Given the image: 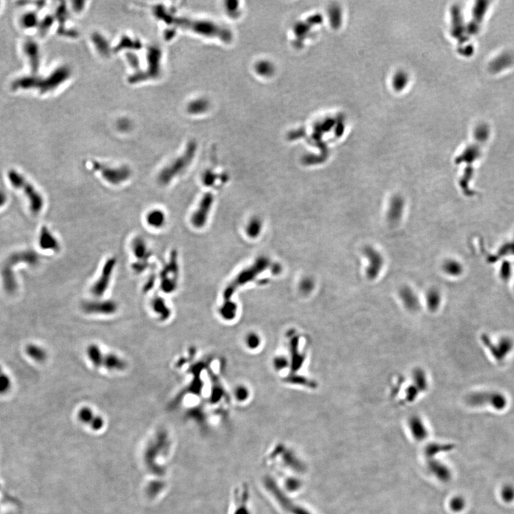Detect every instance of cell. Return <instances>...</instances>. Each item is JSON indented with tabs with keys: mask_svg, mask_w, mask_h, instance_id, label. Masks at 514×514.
Segmentation results:
<instances>
[{
	"mask_svg": "<svg viewBox=\"0 0 514 514\" xmlns=\"http://www.w3.org/2000/svg\"><path fill=\"white\" fill-rule=\"evenodd\" d=\"M8 178L9 182L14 187L21 191H24L26 196L29 199L31 211L35 214L40 213L44 207V199L42 195L35 190L33 185L28 182L24 176L19 174L15 170H10L9 171Z\"/></svg>",
	"mask_w": 514,
	"mask_h": 514,
	"instance_id": "6da1fadb",
	"label": "cell"
},
{
	"mask_svg": "<svg viewBox=\"0 0 514 514\" xmlns=\"http://www.w3.org/2000/svg\"><path fill=\"white\" fill-rule=\"evenodd\" d=\"M178 254L176 250H172L170 254L168 262L165 264L159 273L160 287L164 293L171 294L176 290L178 285Z\"/></svg>",
	"mask_w": 514,
	"mask_h": 514,
	"instance_id": "7a4b0ae2",
	"label": "cell"
},
{
	"mask_svg": "<svg viewBox=\"0 0 514 514\" xmlns=\"http://www.w3.org/2000/svg\"><path fill=\"white\" fill-rule=\"evenodd\" d=\"M195 147L190 145L183 156L175 159L172 163L165 167L158 176V182L160 185H168L178 175L180 174L190 165L194 153Z\"/></svg>",
	"mask_w": 514,
	"mask_h": 514,
	"instance_id": "3957f363",
	"label": "cell"
},
{
	"mask_svg": "<svg viewBox=\"0 0 514 514\" xmlns=\"http://www.w3.org/2000/svg\"><path fill=\"white\" fill-rule=\"evenodd\" d=\"M467 404L472 407H483L490 405L495 409H504L507 406L506 396L496 391H478L471 393L466 399Z\"/></svg>",
	"mask_w": 514,
	"mask_h": 514,
	"instance_id": "277c9868",
	"label": "cell"
},
{
	"mask_svg": "<svg viewBox=\"0 0 514 514\" xmlns=\"http://www.w3.org/2000/svg\"><path fill=\"white\" fill-rule=\"evenodd\" d=\"M490 135V128L487 124H481L475 130V142L467 147L459 158L460 162L473 163L481 155V147L487 142Z\"/></svg>",
	"mask_w": 514,
	"mask_h": 514,
	"instance_id": "5b68a950",
	"label": "cell"
},
{
	"mask_svg": "<svg viewBox=\"0 0 514 514\" xmlns=\"http://www.w3.org/2000/svg\"><path fill=\"white\" fill-rule=\"evenodd\" d=\"M92 168L98 171L107 183L117 186L127 182L131 175V170L126 166L112 167L99 162H92Z\"/></svg>",
	"mask_w": 514,
	"mask_h": 514,
	"instance_id": "8992f818",
	"label": "cell"
},
{
	"mask_svg": "<svg viewBox=\"0 0 514 514\" xmlns=\"http://www.w3.org/2000/svg\"><path fill=\"white\" fill-rule=\"evenodd\" d=\"M131 249L136 261L131 265L133 270L137 274L145 272L150 264L151 253L147 242L141 236H137L131 242Z\"/></svg>",
	"mask_w": 514,
	"mask_h": 514,
	"instance_id": "52a82bcc",
	"label": "cell"
},
{
	"mask_svg": "<svg viewBox=\"0 0 514 514\" xmlns=\"http://www.w3.org/2000/svg\"><path fill=\"white\" fill-rule=\"evenodd\" d=\"M117 258L110 257L105 261L102 267L101 275L95 283L93 284L91 292L95 297H100L105 294L109 288V284L112 277L113 272L117 265Z\"/></svg>",
	"mask_w": 514,
	"mask_h": 514,
	"instance_id": "ba28073f",
	"label": "cell"
},
{
	"mask_svg": "<svg viewBox=\"0 0 514 514\" xmlns=\"http://www.w3.org/2000/svg\"><path fill=\"white\" fill-rule=\"evenodd\" d=\"M68 77V70L66 68H60L44 80H40L35 77V86L42 92H46L58 86Z\"/></svg>",
	"mask_w": 514,
	"mask_h": 514,
	"instance_id": "9c48e42d",
	"label": "cell"
},
{
	"mask_svg": "<svg viewBox=\"0 0 514 514\" xmlns=\"http://www.w3.org/2000/svg\"><path fill=\"white\" fill-rule=\"evenodd\" d=\"M490 1L481 0L476 1L472 11V18L469 22L468 33L470 35H475L479 32L481 24L484 20L488 9L489 7Z\"/></svg>",
	"mask_w": 514,
	"mask_h": 514,
	"instance_id": "30bf717a",
	"label": "cell"
},
{
	"mask_svg": "<svg viewBox=\"0 0 514 514\" xmlns=\"http://www.w3.org/2000/svg\"><path fill=\"white\" fill-rule=\"evenodd\" d=\"M399 298L406 310L416 313L420 310L422 302L419 296L408 286H404L399 291Z\"/></svg>",
	"mask_w": 514,
	"mask_h": 514,
	"instance_id": "8fae6325",
	"label": "cell"
},
{
	"mask_svg": "<svg viewBox=\"0 0 514 514\" xmlns=\"http://www.w3.org/2000/svg\"><path fill=\"white\" fill-rule=\"evenodd\" d=\"M83 310L86 313L111 314L117 312V304L110 300L86 301L83 303Z\"/></svg>",
	"mask_w": 514,
	"mask_h": 514,
	"instance_id": "7c38bea8",
	"label": "cell"
},
{
	"mask_svg": "<svg viewBox=\"0 0 514 514\" xmlns=\"http://www.w3.org/2000/svg\"><path fill=\"white\" fill-rule=\"evenodd\" d=\"M408 429L416 441H424L428 436V428L425 422L419 415L411 416L408 420Z\"/></svg>",
	"mask_w": 514,
	"mask_h": 514,
	"instance_id": "4fadbf2b",
	"label": "cell"
},
{
	"mask_svg": "<svg viewBox=\"0 0 514 514\" xmlns=\"http://www.w3.org/2000/svg\"><path fill=\"white\" fill-rule=\"evenodd\" d=\"M514 64L513 53L505 52L495 57L489 64V70L491 73L496 74L505 70Z\"/></svg>",
	"mask_w": 514,
	"mask_h": 514,
	"instance_id": "5bb4252c",
	"label": "cell"
},
{
	"mask_svg": "<svg viewBox=\"0 0 514 514\" xmlns=\"http://www.w3.org/2000/svg\"><path fill=\"white\" fill-rule=\"evenodd\" d=\"M453 36L456 37L461 43H465L467 41L466 28L459 7H455L453 9Z\"/></svg>",
	"mask_w": 514,
	"mask_h": 514,
	"instance_id": "9a60e30c",
	"label": "cell"
},
{
	"mask_svg": "<svg viewBox=\"0 0 514 514\" xmlns=\"http://www.w3.org/2000/svg\"><path fill=\"white\" fill-rule=\"evenodd\" d=\"M39 244L42 249L57 252L60 249V244L54 235L49 232L47 227H44L40 232Z\"/></svg>",
	"mask_w": 514,
	"mask_h": 514,
	"instance_id": "2e32d148",
	"label": "cell"
},
{
	"mask_svg": "<svg viewBox=\"0 0 514 514\" xmlns=\"http://www.w3.org/2000/svg\"><path fill=\"white\" fill-rule=\"evenodd\" d=\"M411 379L413 386L419 390V392L424 393L429 388V379L426 371L422 368H416L411 373Z\"/></svg>",
	"mask_w": 514,
	"mask_h": 514,
	"instance_id": "e0dca14e",
	"label": "cell"
},
{
	"mask_svg": "<svg viewBox=\"0 0 514 514\" xmlns=\"http://www.w3.org/2000/svg\"><path fill=\"white\" fill-rule=\"evenodd\" d=\"M24 52L29 60L32 72L36 73L40 66V49L36 43L28 41L24 44Z\"/></svg>",
	"mask_w": 514,
	"mask_h": 514,
	"instance_id": "ac0fdd59",
	"label": "cell"
},
{
	"mask_svg": "<svg viewBox=\"0 0 514 514\" xmlns=\"http://www.w3.org/2000/svg\"><path fill=\"white\" fill-rule=\"evenodd\" d=\"M441 301V294L438 289L433 288L427 291L425 295V305L430 312L435 313L439 310Z\"/></svg>",
	"mask_w": 514,
	"mask_h": 514,
	"instance_id": "d6986e66",
	"label": "cell"
},
{
	"mask_svg": "<svg viewBox=\"0 0 514 514\" xmlns=\"http://www.w3.org/2000/svg\"><path fill=\"white\" fill-rule=\"evenodd\" d=\"M147 224L150 227L154 229H161L165 227L167 217L166 214L161 210H151L147 213L146 216Z\"/></svg>",
	"mask_w": 514,
	"mask_h": 514,
	"instance_id": "ffe728a7",
	"label": "cell"
},
{
	"mask_svg": "<svg viewBox=\"0 0 514 514\" xmlns=\"http://www.w3.org/2000/svg\"><path fill=\"white\" fill-rule=\"evenodd\" d=\"M102 367L107 368L109 370H120L125 369L126 367V363L120 357L114 354H109L103 355L102 358Z\"/></svg>",
	"mask_w": 514,
	"mask_h": 514,
	"instance_id": "44dd1931",
	"label": "cell"
},
{
	"mask_svg": "<svg viewBox=\"0 0 514 514\" xmlns=\"http://www.w3.org/2000/svg\"><path fill=\"white\" fill-rule=\"evenodd\" d=\"M78 416L79 419L82 422H86V424H90L92 426L93 428H95V429H99L103 425V421H102V418H100V416H94L92 411H91L89 408H86V407L80 410Z\"/></svg>",
	"mask_w": 514,
	"mask_h": 514,
	"instance_id": "7402d4cb",
	"label": "cell"
},
{
	"mask_svg": "<svg viewBox=\"0 0 514 514\" xmlns=\"http://www.w3.org/2000/svg\"><path fill=\"white\" fill-rule=\"evenodd\" d=\"M210 198L206 196V198H204L202 203H201L199 208L193 214V218H192V221H193V224L195 227H202L203 224H204L206 216H207V212H208L209 206H210Z\"/></svg>",
	"mask_w": 514,
	"mask_h": 514,
	"instance_id": "603a6c76",
	"label": "cell"
},
{
	"mask_svg": "<svg viewBox=\"0 0 514 514\" xmlns=\"http://www.w3.org/2000/svg\"><path fill=\"white\" fill-rule=\"evenodd\" d=\"M153 310L160 317L161 320H167L170 317L171 310L167 306L165 300L161 297H155L151 301Z\"/></svg>",
	"mask_w": 514,
	"mask_h": 514,
	"instance_id": "cb8c5ba5",
	"label": "cell"
},
{
	"mask_svg": "<svg viewBox=\"0 0 514 514\" xmlns=\"http://www.w3.org/2000/svg\"><path fill=\"white\" fill-rule=\"evenodd\" d=\"M368 252H368L366 253H368V257L370 259V265H371L370 268H372V269L368 272V275L369 276L370 278H375L379 274L381 266L382 265V258L375 251L371 250V252L368 251Z\"/></svg>",
	"mask_w": 514,
	"mask_h": 514,
	"instance_id": "d4e9b609",
	"label": "cell"
},
{
	"mask_svg": "<svg viewBox=\"0 0 514 514\" xmlns=\"http://www.w3.org/2000/svg\"><path fill=\"white\" fill-rule=\"evenodd\" d=\"M86 353H87V356L89 360L92 362L93 365L95 367H102V358H103L104 354H102L101 350L100 349L98 346L94 344L90 345L87 348Z\"/></svg>",
	"mask_w": 514,
	"mask_h": 514,
	"instance_id": "484cf974",
	"label": "cell"
},
{
	"mask_svg": "<svg viewBox=\"0 0 514 514\" xmlns=\"http://www.w3.org/2000/svg\"><path fill=\"white\" fill-rule=\"evenodd\" d=\"M430 468H431V471L438 478H440L441 481H449L450 478V476H451L450 469L447 468L444 464H441V463H432Z\"/></svg>",
	"mask_w": 514,
	"mask_h": 514,
	"instance_id": "4316f807",
	"label": "cell"
},
{
	"mask_svg": "<svg viewBox=\"0 0 514 514\" xmlns=\"http://www.w3.org/2000/svg\"><path fill=\"white\" fill-rule=\"evenodd\" d=\"M443 269L447 275L452 276V277H458L463 272L461 264L459 261L453 259L446 261L443 266Z\"/></svg>",
	"mask_w": 514,
	"mask_h": 514,
	"instance_id": "83f0119b",
	"label": "cell"
},
{
	"mask_svg": "<svg viewBox=\"0 0 514 514\" xmlns=\"http://www.w3.org/2000/svg\"><path fill=\"white\" fill-rule=\"evenodd\" d=\"M496 346L501 357L504 359L505 358L506 356L509 354L512 351V350L513 349L514 342L509 337H504V338L501 339L498 342Z\"/></svg>",
	"mask_w": 514,
	"mask_h": 514,
	"instance_id": "f1b7e54d",
	"label": "cell"
},
{
	"mask_svg": "<svg viewBox=\"0 0 514 514\" xmlns=\"http://www.w3.org/2000/svg\"><path fill=\"white\" fill-rule=\"evenodd\" d=\"M500 497L505 504H512L514 501V487L511 484H505L500 490Z\"/></svg>",
	"mask_w": 514,
	"mask_h": 514,
	"instance_id": "f546056e",
	"label": "cell"
},
{
	"mask_svg": "<svg viewBox=\"0 0 514 514\" xmlns=\"http://www.w3.org/2000/svg\"><path fill=\"white\" fill-rule=\"evenodd\" d=\"M481 340H482L483 343L485 345V346H487L488 349L490 351V352L492 353L493 357H494L497 361L501 362V361L504 360L502 357H501L499 351H498L496 344H494V343L491 341L489 336H487V334H483V335L481 336Z\"/></svg>",
	"mask_w": 514,
	"mask_h": 514,
	"instance_id": "4dcf8cb0",
	"label": "cell"
},
{
	"mask_svg": "<svg viewBox=\"0 0 514 514\" xmlns=\"http://www.w3.org/2000/svg\"><path fill=\"white\" fill-rule=\"evenodd\" d=\"M21 24L25 28H32L37 26L38 18L35 12H28L21 18Z\"/></svg>",
	"mask_w": 514,
	"mask_h": 514,
	"instance_id": "1f68e13d",
	"label": "cell"
},
{
	"mask_svg": "<svg viewBox=\"0 0 514 514\" xmlns=\"http://www.w3.org/2000/svg\"><path fill=\"white\" fill-rule=\"evenodd\" d=\"M466 506V501L464 498L461 496L454 497L450 501V506L452 511L455 512H460L464 510Z\"/></svg>",
	"mask_w": 514,
	"mask_h": 514,
	"instance_id": "d6a6232c",
	"label": "cell"
},
{
	"mask_svg": "<svg viewBox=\"0 0 514 514\" xmlns=\"http://www.w3.org/2000/svg\"><path fill=\"white\" fill-rule=\"evenodd\" d=\"M511 270H512V269H511L509 264H504V265L502 266V268L501 269V278H502L503 279L505 280V281L509 279L511 277Z\"/></svg>",
	"mask_w": 514,
	"mask_h": 514,
	"instance_id": "836d02e7",
	"label": "cell"
},
{
	"mask_svg": "<svg viewBox=\"0 0 514 514\" xmlns=\"http://www.w3.org/2000/svg\"><path fill=\"white\" fill-rule=\"evenodd\" d=\"M52 24V18L51 17H47L42 21L41 26H40V31L42 33H44L46 30L49 29V27Z\"/></svg>",
	"mask_w": 514,
	"mask_h": 514,
	"instance_id": "e575fe53",
	"label": "cell"
},
{
	"mask_svg": "<svg viewBox=\"0 0 514 514\" xmlns=\"http://www.w3.org/2000/svg\"><path fill=\"white\" fill-rule=\"evenodd\" d=\"M156 277L154 275H151L150 278H148L146 284L144 286V292H147L148 291L151 290L153 287H154V284H155Z\"/></svg>",
	"mask_w": 514,
	"mask_h": 514,
	"instance_id": "d590c367",
	"label": "cell"
},
{
	"mask_svg": "<svg viewBox=\"0 0 514 514\" xmlns=\"http://www.w3.org/2000/svg\"><path fill=\"white\" fill-rule=\"evenodd\" d=\"M6 201H7V196H6V195L4 194V193H1V192H0V207H1V206L4 205V203L6 202Z\"/></svg>",
	"mask_w": 514,
	"mask_h": 514,
	"instance_id": "8d00e7d4",
	"label": "cell"
}]
</instances>
